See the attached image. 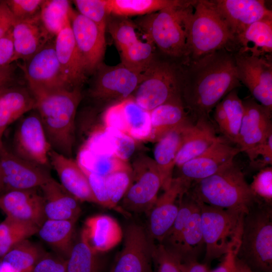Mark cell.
<instances>
[{
	"label": "cell",
	"mask_w": 272,
	"mask_h": 272,
	"mask_svg": "<svg viewBox=\"0 0 272 272\" xmlns=\"http://www.w3.org/2000/svg\"><path fill=\"white\" fill-rule=\"evenodd\" d=\"M84 148L96 154L115 155L113 143L105 128L95 132Z\"/></svg>",
	"instance_id": "52"
},
{
	"label": "cell",
	"mask_w": 272,
	"mask_h": 272,
	"mask_svg": "<svg viewBox=\"0 0 272 272\" xmlns=\"http://www.w3.org/2000/svg\"><path fill=\"white\" fill-rule=\"evenodd\" d=\"M237 253L230 252L224 256L222 262L210 272H235V260Z\"/></svg>",
	"instance_id": "57"
},
{
	"label": "cell",
	"mask_w": 272,
	"mask_h": 272,
	"mask_svg": "<svg viewBox=\"0 0 272 272\" xmlns=\"http://www.w3.org/2000/svg\"><path fill=\"white\" fill-rule=\"evenodd\" d=\"M38 228L6 217L0 223V259L21 241L37 233Z\"/></svg>",
	"instance_id": "42"
},
{
	"label": "cell",
	"mask_w": 272,
	"mask_h": 272,
	"mask_svg": "<svg viewBox=\"0 0 272 272\" xmlns=\"http://www.w3.org/2000/svg\"><path fill=\"white\" fill-rule=\"evenodd\" d=\"M107 28L120 52L139 39L135 24L127 17L109 15Z\"/></svg>",
	"instance_id": "44"
},
{
	"label": "cell",
	"mask_w": 272,
	"mask_h": 272,
	"mask_svg": "<svg viewBox=\"0 0 272 272\" xmlns=\"http://www.w3.org/2000/svg\"><path fill=\"white\" fill-rule=\"evenodd\" d=\"M94 74L90 96L102 101L115 103L131 97L144 77L143 73H135L121 63L115 66L102 63Z\"/></svg>",
	"instance_id": "11"
},
{
	"label": "cell",
	"mask_w": 272,
	"mask_h": 272,
	"mask_svg": "<svg viewBox=\"0 0 272 272\" xmlns=\"http://www.w3.org/2000/svg\"><path fill=\"white\" fill-rule=\"evenodd\" d=\"M255 196L261 202L271 206L272 168L267 166L261 169L254 177L249 185Z\"/></svg>",
	"instance_id": "48"
},
{
	"label": "cell",
	"mask_w": 272,
	"mask_h": 272,
	"mask_svg": "<svg viewBox=\"0 0 272 272\" xmlns=\"http://www.w3.org/2000/svg\"><path fill=\"white\" fill-rule=\"evenodd\" d=\"M204 249L205 244L197 204L188 220L175 255L181 262L197 260Z\"/></svg>",
	"instance_id": "37"
},
{
	"label": "cell",
	"mask_w": 272,
	"mask_h": 272,
	"mask_svg": "<svg viewBox=\"0 0 272 272\" xmlns=\"http://www.w3.org/2000/svg\"><path fill=\"white\" fill-rule=\"evenodd\" d=\"M11 149L23 159L47 168L50 166L49 154L51 148L35 110L20 119Z\"/></svg>",
	"instance_id": "12"
},
{
	"label": "cell",
	"mask_w": 272,
	"mask_h": 272,
	"mask_svg": "<svg viewBox=\"0 0 272 272\" xmlns=\"http://www.w3.org/2000/svg\"><path fill=\"white\" fill-rule=\"evenodd\" d=\"M167 8L143 16L137 23L144 32L147 41L173 59L183 64L188 58L185 19L189 6Z\"/></svg>",
	"instance_id": "7"
},
{
	"label": "cell",
	"mask_w": 272,
	"mask_h": 272,
	"mask_svg": "<svg viewBox=\"0 0 272 272\" xmlns=\"http://www.w3.org/2000/svg\"><path fill=\"white\" fill-rule=\"evenodd\" d=\"M183 272H210L208 265L200 263L197 260L181 262Z\"/></svg>",
	"instance_id": "58"
},
{
	"label": "cell",
	"mask_w": 272,
	"mask_h": 272,
	"mask_svg": "<svg viewBox=\"0 0 272 272\" xmlns=\"http://www.w3.org/2000/svg\"><path fill=\"white\" fill-rule=\"evenodd\" d=\"M240 82L261 105L272 109V63L270 56L256 57L234 53Z\"/></svg>",
	"instance_id": "15"
},
{
	"label": "cell",
	"mask_w": 272,
	"mask_h": 272,
	"mask_svg": "<svg viewBox=\"0 0 272 272\" xmlns=\"http://www.w3.org/2000/svg\"><path fill=\"white\" fill-rule=\"evenodd\" d=\"M196 202L199 208L205 244L203 263L208 265L230 252L237 253L241 242L243 218L246 212Z\"/></svg>",
	"instance_id": "6"
},
{
	"label": "cell",
	"mask_w": 272,
	"mask_h": 272,
	"mask_svg": "<svg viewBox=\"0 0 272 272\" xmlns=\"http://www.w3.org/2000/svg\"><path fill=\"white\" fill-rule=\"evenodd\" d=\"M242 102L244 112L237 145L248 157L272 135L271 111L253 98Z\"/></svg>",
	"instance_id": "20"
},
{
	"label": "cell",
	"mask_w": 272,
	"mask_h": 272,
	"mask_svg": "<svg viewBox=\"0 0 272 272\" xmlns=\"http://www.w3.org/2000/svg\"><path fill=\"white\" fill-rule=\"evenodd\" d=\"M36 101L28 88L11 85L0 90V141L9 126L35 110Z\"/></svg>",
	"instance_id": "28"
},
{
	"label": "cell",
	"mask_w": 272,
	"mask_h": 272,
	"mask_svg": "<svg viewBox=\"0 0 272 272\" xmlns=\"http://www.w3.org/2000/svg\"><path fill=\"white\" fill-rule=\"evenodd\" d=\"M154 243L143 227L135 224L129 225L125 231L122 250L110 272H153Z\"/></svg>",
	"instance_id": "16"
},
{
	"label": "cell",
	"mask_w": 272,
	"mask_h": 272,
	"mask_svg": "<svg viewBox=\"0 0 272 272\" xmlns=\"http://www.w3.org/2000/svg\"><path fill=\"white\" fill-rule=\"evenodd\" d=\"M70 23L86 73H94L102 63L105 54L106 31L73 9L70 14Z\"/></svg>",
	"instance_id": "18"
},
{
	"label": "cell",
	"mask_w": 272,
	"mask_h": 272,
	"mask_svg": "<svg viewBox=\"0 0 272 272\" xmlns=\"http://www.w3.org/2000/svg\"><path fill=\"white\" fill-rule=\"evenodd\" d=\"M16 67L13 63L0 68V90L12 85L14 80Z\"/></svg>",
	"instance_id": "56"
},
{
	"label": "cell",
	"mask_w": 272,
	"mask_h": 272,
	"mask_svg": "<svg viewBox=\"0 0 272 272\" xmlns=\"http://www.w3.org/2000/svg\"><path fill=\"white\" fill-rule=\"evenodd\" d=\"M173 60L155 58L144 73L142 81L131 95L143 109L150 111L178 97H181L182 65Z\"/></svg>",
	"instance_id": "8"
},
{
	"label": "cell",
	"mask_w": 272,
	"mask_h": 272,
	"mask_svg": "<svg viewBox=\"0 0 272 272\" xmlns=\"http://www.w3.org/2000/svg\"><path fill=\"white\" fill-rule=\"evenodd\" d=\"M3 192L40 188L51 176L48 168L23 159L4 144L0 147Z\"/></svg>",
	"instance_id": "13"
},
{
	"label": "cell",
	"mask_w": 272,
	"mask_h": 272,
	"mask_svg": "<svg viewBox=\"0 0 272 272\" xmlns=\"http://www.w3.org/2000/svg\"><path fill=\"white\" fill-rule=\"evenodd\" d=\"M153 45L139 39L120 51L121 63L135 73H144L156 58Z\"/></svg>",
	"instance_id": "43"
},
{
	"label": "cell",
	"mask_w": 272,
	"mask_h": 272,
	"mask_svg": "<svg viewBox=\"0 0 272 272\" xmlns=\"http://www.w3.org/2000/svg\"><path fill=\"white\" fill-rule=\"evenodd\" d=\"M235 272H253L245 263L238 258L235 260Z\"/></svg>",
	"instance_id": "59"
},
{
	"label": "cell",
	"mask_w": 272,
	"mask_h": 272,
	"mask_svg": "<svg viewBox=\"0 0 272 272\" xmlns=\"http://www.w3.org/2000/svg\"><path fill=\"white\" fill-rule=\"evenodd\" d=\"M77 162L90 171L103 176L119 170L131 169L128 162L115 155L96 154L85 148L80 152Z\"/></svg>",
	"instance_id": "41"
},
{
	"label": "cell",
	"mask_w": 272,
	"mask_h": 272,
	"mask_svg": "<svg viewBox=\"0 0 272 272\" xmlns=\"http://www.w3.org/2000/svg\"><path fill=\"white\" fill-rule=\"evenodd\" d=\"M239 45L238 52L256 57H264L272 52V18L255 22L235 37Z\"/></svg>",
	"instance_id": "33"
},
{
	"label": "cell",
	"mask_w": 272,
	"mask_h": 272,
	"mask_svg": "<svg viewBox=\"0 0 272 272\" xmlns=\"http://www.w3.org/2000/svg\"><path fill=\"white\" fill-rule=\"evenodd\" d=\"M16 19L5 1L0 2V39L13 27Z\"/></svg>",
	"instance_id": "55"
},
{
	"label": "cell",
	"mask_w": 272,
	"mask_h": 272,
	"mask_svg": "<svg viewBox=\"0 0 272 272\" xmlns=\"http://www.w3.org/2000/svg\"><path fill=\"white\" fill-rule=\"evenodd\" d=\"M72 9L69 1L43 0L39 12L40 19L53 37L70 22Z\"/></svg>",
	"instance_id": "39"
},
{
	"label": "cell",
	"mask_w": 272,
	"mask_h": 272,
	"mask_svg": "<svg viewBox=\"0 0 272 272\" xmlns=\"http://www.w3.org/2000/svg\"><path fill=\"white\" fill-rule=\"evenodd\" d=\"M150 114L151 132L147 142L156 143L173 129L193 122L181 97L157 107L150 111Z\"/></svg>",
	"instance_id": "29"
},
{
	"label": "cell",
	"mask_w": 272,
	"mask_h": 272,
	"mask_svg": "<svg viewBox=\"0 0 272 272\" xmlns=\"http://www.w3.org/2000/svg\"><path fill=\"white\" fill-rule=\"evenodd\" d=\"M80 166L86 175L91 191L97 203L103 207L113 209V208L107 192L105 176L94 173L83 166L81 165Z\"/></svg>",
	"instance_id": "50"
},
{
	"label": "cell",
	"mask_w": 272,
	"mask_h": 272,
	"mask_svg": "<svg viewBox=\"0 0 272 272\" xmlns=\"http://www.w3.org/2000/svg\"><path fill=\"white\" fill-rule=\"evenodd\" d=\"M185 25L187 62L227 48L234 41V36L210 1H193L188 8Z\"/></svg>",
	"instance_id": "4"
},
{
	"label": "cell",
	"mask_w": 272,
	"mask_h": 272,
	"mask_svg": "<svg viewBox=\"0 0 272 272\" xmlns=\"http://www.w3.org/2000/svg\"><path fill=\"white\" fill-rule=\"evenodd\" d=\"M3 143L2 141H0V147H1V146L3 145Z\"/></svg>",
	"instance_id": "61"
},
{
	"label": "cell",
	"mask_w": 272,
	"mask_h": 272,
	"mask_svg": "<svg viewBox=\"0 0 272 272\" xmlns=\"http://www.w3.org/2000/svg\"><path fill=\"white\" fill-rule=\"evenodd\" d=\"M221 137L216 136L210 119H198L189 127L184 142L177 155L175 166L201 155Z\"/></svg>",
	"instance_id": "31"
},
{
	"label": "cell",
	"mask_w": 272,
	"mask_h": 272,
	"mask_svg": "<svg viewBox=\"0 0 272 272\" xmlns=\"http://www.w3.org/2000/svg\"><path fill=\"white\" fill-rule=\"evenodd\" d=\"M244 108L237 90L230 92L215 107L214 117L227 141L237 144Z\"/></svg>",
	"instance_id": "32"
},
{
	"label": "cell",
	"mask_w": 272,
	"mask_h": 272,
	"mask_svg": "<svg viewBox=\"0 0 272 272\" xmlns=\"http://www.w3.org/2000/svg\"><path fill=\"white\" fill-rule=\"evenodd\" d=\"M183 65L181 99L195 121L210 119L221 99L241 86L234 53L227 48Z\"/></svg>",
	"instance_id": "1"
},
{
	"label": "cell",
	"mask_w": 272,
	"mask_h": 272,
	"mask_svg": "<svg viewBox=\"0 0 272 272\" xmlns=\"http://www.w3.org/2000/svg\"><path fill=\"white\" fill-rule=\"evenodd\" d=\"M105 129L113 143L115 156L128 162L136 150L137 141L116 129L106 127Z\"/></svg>",
	"instance_id": "49"
},
{
	"label": "cell",
	"mask_w": 272,
	"mask_h": 272,
	"mask_svg": "<svg viewBox=\"0 0 272 272\" xmlns=\"http://www.w3.org/2000/svg\"><path fill=\"white\" fill-rule=\"evenodd\" d=\"M78 12L106 31L108 12L106 0H75Z\"/></svg>",
	"instance_id": "46"
},
{
	"label": "cell",
	"mask_w": 272,
	"mask_h": 272,
	"mask_svg": "<svg viewBox=\"0 0 272 272\" xmlns=\"http://www.w3.org/2000/svg\"><path fill=\"white\" fill-rule=\"evenodd\" d=\"M12 34L14 49L12 63L19 59L27 60L54 38L44 26L39 13L28 18L16 20Z\"/></svg>",
	"instance_id": "23"
},
{
	"label": "cell",
	"mask_w": 272,
	"mask_h": 272,
	"mask_svg": "<svg viewBox=\"0 0 272 272\" xmlns=\"http://www.w3.org/2000/svg\"><path fill=\"white\" fill-rule=\"evenodd\" d=\"M197 204L188 190L183 196L178 214L160 244L175 255L188 220Z\"/></svg>",
	"instance_id": "40"
},
{
	"label": "cell",
	"mask_w": 272,
	"mask_h": 272,
	"mask_svg": "<svg viewBox=\"0 0 272 272\" xmlns=\"http://www.w3.org/2000/svg\"><path fill=\"white\" fill-rule=\"evenodd\" d=\"M37 188L14 190L0 195V209L6 217L38 228L46 219L44 201Z\"/></svg>",
	"instance_id": "22"
},
{
	"label": "cell",
	"mask_w": 272,
	"mask_h": 272,
	"mask_svg": "<svg viewBox=\"0 0 272 272\" xmlns=\"http://www.w3.org/2000/svg\"><path fill=\"white\" fill-rule=\"evenodd\" d=\"M56 55L64 79L71 88H81L87 79V73L68 23L55 36Z\"/></svg>",
	"instance_id": "24"
},
{
	"label": "cell",
	"mask_w": 272,
	"mask_h": 272,
	"mask_svg": "<svg viewBox=\"0 0 272 272\" xmlns=\"http://www.w3.org/2000/svg\"><path fill=\"white\" fill-rule=\"evenodd\" d=\"M1 2V1H0Z\"/></svg>",
	"instance_id": "62"
},
{
	"label": "cell",
	"mask_w": 272,
	"mask_h": 272,
	"mask_svg": "<svg viewBox=\"0 0 272 272\" xmlns=\"http://www.w3.org/2000/svg\"><path fill=\"white\" fill-rule=\"evenodd\" d=\"M194 122L178 127L156 142L154 160L158 170L164 190L170 186L173 178L177 155L184 142L187 130Z\"/></svg>",
	"instance_id": "27"
},
{
	"label": "cell",
	"mask_w": 272,
	"mask_h": 272,
	"mask_svg": "<svg viewBox=\"0 0 272 272\" xmlns=\"http://www.w3.org/2000/svg\"><path fill=\"white\" fill-rule=\"evenodd\" d=\"M105 127L116 129L135 141H146L151 132L150 111L130 97L113 103L103 113Z\"/></svg>",
	"instance_id": "17"
},
{
	"label": "cell",
	"mask_w": 272,
	"mask_h": 272,
	"mask_svg": "<svg viewBox=\"0 0 272 272\" xmlns=\"http://www.w3.org/2000/svg\"><path fill=\"white\" fill-rule=\"evenodd\" d=\"M190 184L178 176L173 178L168 188L158 197L150 210L147 233L154 243H160L171 227L180 209L183 196Z\"/></svg>",
	"instance_id": "14"
},
{
	"label": "cell",
	"mask_w": 272,
	"mask_h": 272,
	"mask_svg": "<svg viewBox=\"0 0 272 272\" xmlns=\"http://www.w3.org/2000/svg\"><path fill=\"white\" fill-rule=\"evenodd\" d=\"M213 6L235 37L252 23L272 18L262 0H212Z\"/></svg>",
	"instance_id": "21"
},
{
	"label": "cell",
	"mask_w": 272,
	"mask_h": 272,
	"mask_svg": "<svg viewBox=\"0 0 272 272\" xmlns=\"http://www.w3.org/2000/svg\"><path fill=\"white\" fill-rule=\"evenodd\" d=\"M76 221L46 219L39 227L36 234L56 254L66 259L74 243L73 237Z\"/></svg>",
	"instance_id": "34"
},
{
	"label": "cell",
	"mask_w": 272,
	"mask_h": 272,
	"mask_svg": "<svg viewBox=\"0 0 272 272\" xmlns=\"http://www.w3.org/2000/svg\"><path fill=\"white\" fill-rule=\"evenodd\" d=\"M130 166L131 182L121 200L122 209L134 213H147L162 187L157 167L154 159L145 155L138 156Z\"/></svg>",
	"instance_id": "9"
},
{
	"label": "cell",
	"mask_w": 272,
	"mask_h": 272,
	"mask_svg": "<svg viewBox=\"0 0 272 272\" xmlns=\"http://www.w3.org/2000/svg\"><path fill=\"white\" fill-rule=\"evenodd\" d=\"M14 52V49L11 29L3 37L0 39V68L13 63L12 60Z\"/></svg>",
	"instance_id": "54"
},
{
	"label": "cell",
	"mask_w": 272,
	"mask_h": 272,
	"mask_svg": "<svg viewBox=\"0 0 272 272\" xmlns=\"http://www.w3.org/2000/svg\"><path fill=\"white\" fill-rule=\"evenodd\" d=\"M236 257L253 272H272L271 206L256 202L245 213Z\"/></svg>",
	"instance_id": "5"
},
{
	"label": "cell",
	"mask_w": 272,
	"mask_h": 272,
	"mask_svg": "<svg viewBox=\"0 0 272 272\" xmlns=\"http://www.w3.org/2000/svg\"><path fill=\"white\" fill-rule=\"evenodd\" d=\"M109 15L125 17L146 15L172 7L185 6L192 1L106 0Z\"/></svg>",
	"instance_id": "36"
},
{
	"label": "cell",
	"mask_w": 272,
	"mask_h": 272,
	"mask_svg": "<svg viewBox=\"0 0 272 272\" xmlns=\"http://www.w3.org/2000/svg\"><path fill=\"white\" fill-rule=\"evenodd\" d=\"M16 20L31 17L40 12L43 0L5 1Z\"/></svg>",
	"instance_id": "51"
},
{
	"label": "cell",
	"mask_w": 272,
	"mask_h": 272,
	"mask_svg": "<svg viewBox=\"0 0 272 272\" xmlns=\"http://www.w3.org/2000/svg\"><path fill=\"white\" fill-rule=\"evenodd\" d=\"M188 192L196 201L245 212L260 201L253 193L241 168L234 161L213 175L192 182Z\"/></svg>",
	"instance_id": "3"
},
{
	"label": "cell",
	"mask_w": 272,
	"mask_h": 272,
	"mask_svg": "<svg viewBox=\"0 0 272 272\" xmlns=\"http://www.w3.org/2000/svg\"><path fill=\"white\" fill-rule=\"evenodd\" d=\"M35 98L57 90L70 88L65 82L58 61L54 40L19 65Z\"/></svg>",
	"instance_id": "10"
},
{
	"label": "cell",
	"mask_w": 272,
	"mask_h": 272,
	"mask_svg": "<svg viewBox=\"0 0 272 272\" xmlns=\"http://www.w3.org/2000/svg\"><path fill=\"white\" fill-rule=\"evenodd\" d=\"M45 252L38 244L24 240L0 259V272H31Z\"/></svg>",
	"instance_id": "35"
},
{
	"label": "cell",
	"mask_w": 272,
	"mask_h": 272,
	"mask_svg": "<svg viewBox=\"0 0 272 272\" xmlns=\"http://www.w3.org/2000/svg\"><path fill=\"white\" fill-rule=\"evenodd\" d=\"M50 165L55 170L60 184L80 201L96 203L88 179L77 161L51 150Z\"/></svg>",
	"instance_id": "25"
},
{
	"label": "cell",
	"mask_w": 272,
	"mask_h": 272,
	"mask_svg": "<svg viewBox=\"0 0 272 272\" xmlns=\"http://www.w3.org/2000/svg\"><path fill=\"white\" fill-rule=\"evenodd\" d=\"M31 272H66L65 259L55 253L45 252Z\"/></svg>",
	"instance_id": "53"
},
{
	"label": "cell",
	"mask_w": 272,
	"mask_h": 272,
	"mask_svg": "<svg viewBox=\"0 0 272 272\" xmlns=\"http://www.w3.org/2000/svg\"><path fill=\"white\" fill-rule=\"evenodd\" d=\"M132 179L131 168L114 172L105 176V184L110 201L114 209L128 190Z\"/></svg>",
	"instance_id": "45"
},
{
	"label": "cell",
	"mask_w": 272,
	"mask_h": 272,
	"mask_svg": "<svg viewBox=\"0 0 272 272\" xmlns=\"http://www.w3.org/2000/svg\"><path fill=\"white\" fill-rule=\"evenodd\" d=\"M38 113L51 149L68 157L75 142V121L82 99L81 88L57 90L37 97Z\"/></svg>",
	"instance_id": "2"
},
{
	"label": "cell",
	"mask_w": 272,
	"mask_h": 272,
	"mask_svg": "<svg viewBox=\"0 0 272 272\" xmlns=\"http://www.w3.org/2000/svg\"><path fill=\"white\" fill-rule=\"evenodd\" d=\"M81 231L65 259L66 272H102V263Z\"/></svg>",
	"instance_id": "38"
},
{
	"label": "cell",
	"mask_w": 272,
	"mask_h": 272,
	"mask_svg": "<svg viewBox=\"0 0 272 272\" xmlns=\"http://www.w3.org/2000/svg\"><path fill=\"white\" fill-rule=\"evenodd\" d=\"M240 152L238 147L232 146L227 140L220 138L204 153L178 168L179 177L191 184L213 175L233 162Z\"/></svg>",
	"instance_id": "19"
},
{
	"label": "cell",
	"mask_w": 272,
	"mask_h": 272,
	"mask_svg": "<svg viewBox=\"0 0 272 272\" xmlns=\"http://www.w3.org/2000/svg\"><path fill=\"white\" fill-rule=\"evenodd\" d=\"M46 218L77 221L81 214L80 201L52 177L40 187Z\"/></svg>",
	"instance_id": "26"
},
{
	"label": "cell",
	"mask_w": 272,
	"mask_h": 272,
	"mask_svg": "<svg viewBox=\"0 0 272 272\" xmlns=\"http://www.w3.org/2000/svg\"><path fill=\"white\" fill-rule=\"evenodd\" d=\"M3 185L2 181V173L0 168V195L3 193Z\"/></svg>",
	"instance_id": "60"
},
{
	"label": "cell",
	"mask_w": 272,
	"mask_h": 272,
	"mask_svg": "<svg viewBox=\"0 0 272 272\" xmlns=\"http://www.w3.org/2000/svg\"><path fill=\"white\" fill-rule=\"evenodd\" d=\"M153 272H183L179 259L162 244H153Z\"/></svg>",
	"instance_id": "47"
},
{
	"label": "cell",
	"mask_w": 272,
	"mask_h": 272,
	"mask_svg": "<svg viewBox=\"0 0 272 272\" xmlns=\"http://www.w3.org/2000/svg\"><path fill=\"white\" fill-rule=\"evenodd\" d=\"M82 231L90 246L98 253L112 249L123 237L122 229L117 221L106 215L88 218Z\"/></svg>",
	"instance_id": "30"
}]
</instances>
